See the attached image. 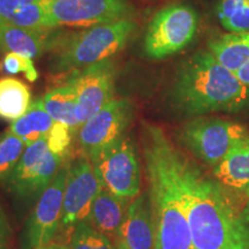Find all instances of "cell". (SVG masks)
<instances>
[{
  "label": "cell",
  "mask_w": 249,
  "mask_h": 249,
  "mask_svg": "<svg viewBox=\"0 0 249 249\" xmlns=\"http://www.w3.org/2000/svg\"><path fill=\"white\" fill-rule=\"evenodd\" d=\"M142 151L154 213L155 249H194L183 188L187 157L163 129L151 124H142Z\"/></svg>",
  "instance_id": "1"
},
{
  "label": "cell",
  "mask_w": 249,
  "mask_h": 249,
  "mask_svg": "<svg viewBox=\"0 0 249 249\" xmlns=\"http://www.w3.org/2000/svg\"><path fill=\"white\" fill-rule=\"evenodd\" d=\"M187 216L194 249H249V225L220 182L205 178L186 158Z\"/></svg>",
  "instance_id": "2"
},
{
  "label": "cell",
  "mask_w": 249,
  "mask_h": 249,
  "mask_svg": "<svg viewBox=\"0 0 249 249\" xmlns=\"http://www.w3.org/2000/svg\"><path fill=\"white\" fill-rule=\"evenodd\" d=\"M170 102L174 111L187 117L236 113L249 107V88L210 52L200 51L179 67Z\"/></svg>",
  "instance_id": "3"
},
{
  "label": "cell",
  "mask_w": 249,
  "mask_h": 249,
  "mask_svg": "<svg viewBox=\"0 0 249 249\" xmlns=\"http://www.w3.org/2000/svg\"><path fill=\"white\" fill-rule=\"evenodd\" d=\"M135 30V21L124 18L76 33H62L51 52L52 70L75 71L111 59L126 46Z\"/></svg>",
  "instance_id": "4"
},
{
  "label": "cell",
  "mask_w": 249,
  "mask_h": 249,
  "mask_svg": "<svg viewBox=\"0 0 249 249\" xmlns=\"http://www.w3.org/2000/svg\"><path fill=\"white\" fill-rule=\"evenodd\" d=\"M240 124L216 117H194L181 126L180 144L197 160L216 166L247 135Z\"/></svg>",
  "instance_id": "5"
},
{
  "label": "cell",
  "mask_w": 249,
  "mask_h": 249,
  "mask_svg": "<svg viewBox=\"0 0 249 249\" xmlns=\"http://www.w3.org/2000/svg\"><path fill=\"white\" fill-rule=\"evenodd\" d=\"M198 17L185 4L161 8L151 18L143 39V51L148 58L160 60L185 49L194 38Z\"/></svg>",
  "instance_id": "6"
},
{
  "label": "cell",
  "mask_w": 249,
  "mask_h": 249,
  "mask_svg": "<svg viewBox=\"0 0 249 249\" xmlns=\"http://www.w3.org/2000/svg\"><path fill=\"white\" fill-rule=\"evenodd\" d=\"M90 161L102 187L107 191L128 200L141 193V165L130 136L124 135Z\"/></svg>",
  "instance_id": "7"
},
{
  "label": "cell",
  "mask_w": 249,
  "mask_h": 249,
  "mask_svg": "<svg viewBox=\"0 0 249 249\" xmlns=\"http://www.w3.org/2000/svg\"><path fill=\"white\" fill-rule=\"evenodd\" d=\"M65 157L49 149L48 140L43 138L27 145L22 157L6 182L17 200L30 205L38 201L45 189L61 169Z\"/></svg>",
  "instance_id": "8"
},
{
  "label": "cell",
  "mask_w": 249,
  "mask_h": 249,
  "mask_svg": "<svg viewBox=\"0 0 249 249\" xmlns=\"http://www.w3.org/2000/svg\"><path fill=\"white\" fill-rule=\"evenodd\" d=\"M55 27L90 28L130 18L128 0H50L45 5Z\"/></svg>",
  "instance_id": "9"
},
{
  "label": "cell",
  "mask_w": 249,
  "mask_h": 249,
  "mask_svg": "<svg viewBox=\"0 0 249 249\" xmlns=\"http://www.w3.org/2000/svg\"><path fill=\"white\" fill-rule=\"evenodd\" d=\"M134 118V104L128 98L112 99L77 130L83 154L92 160L108 145L123 138Z\"/></svg>",
  "instance_id": "10"
},
{
  "label": "cell",
  "mask_w": 249,
  "mask_h": 249,
  "mask_svg": "<svg viewBox=\"0 0 249 249\" xmlns=\"http://www.w3.org/2000/svg\"><path fill=\"white\" fill-rule=\"evenodd\" d=\"M68 165H64L36 202L22 233V249H40L49 246L60 227L62 201Z\"/></svg>",
  "instance_id": "11"
},
{
  "label": "cell",
  "mask_w": 249,
  "mask_h": 249,
  "mask_svg": "<svg viewBox=\"0 0 249 249\" xmlns=\"http://www.w3.org/2000/svg\"><path fill=\"white\" fill-rule=\"evenodd\" d=\"M117 68L111 59L73 71L68 80L75 88L80 127L114 99Z\"/></svg>",
  "instance_id": "12"
},
{
  "label": "cell",
  "mask_w": 249,
  "mask_h": 249,
  "mask_svg": "<svg viewBox=\"0 0 249 249\" xmlns=\"http://www.w3.org/2000/svg\"><path fill=\"white\" fill-rule=\"evenodd\" d=\"M101 188L102 183L88 158L80 157L68 164L60 222L62 230H73L89 219L92 202Z\"/></svg>",
  "instance_id": "13"
},
{
  "label": "cell",
  "mask_w": 249,
  "mask_h": 249,
  "mask_svg": "<svg viewBox=\"0 0 249 249\" xmlns=\"http://www.w3.org/2000/svg\"><path fill=\"white\" fill-rule=\"evenodd\" d=\"M64 31L59 28L34 29L11 24L0 20V50L7 53L36 59L46 52H52Z\"/></svg>",
  "instance_id": "14"
},
{
  "label": "cell",
  "mask_w": 249,
  "mask_h": 249,
  "mask_svg": "<svg viewBox=\"0 0 249 249\" xmlns=\"http://www.w3.org/2000/svg\"><path fill=\"white\" fill-rule=\"evenodd\" d=\"M119 239L129 249H155V222L149 193H140L130 201Z\"/></svg>",
  "instance_id": "15"
},
{
  "label": "cell",
  "mask_w": 249,
  "mask_h": 249,
  "mask_svg": "<svg viewBox=\"0 0 249 249\" xmlns=\"http://www.w3.org/2000/svg\"><path fill=\"white\" fill-rule=\"evenodd\" d=\"M130 201L102 187L92 202L88 222L116 244Z\"/></svg>",
  "instance_id": "16"
},
{
  "label": "cell",
  "mask_w": 249,
  "mask_h": 249,
  "mask_svg": "<svg viewBox=\"0 0 249 249\" xmlns=\"http://www.w3.org/2000/svg\"><path fill=\"white\" fill-rule=\"evenodd\" d=\"M213 176L218 182L235 191L249 189V133L219 164Z\"/></svg>",
  "instance_id": "17"
},
{
  "label": "cell",
  "mask_w": 249,
  "mask_h": 249,
  "mask_svg": "<svg viewBox=\"0 0 249 249\" xmlns=\"http://www.w3.org/2000/svg\"><path fill=\"white\" fill-rule=\"evenodd\" d=\"M53 124L54 120L46 111L43 98H36L31 102L26 113L12 123L8 130L22 140L26 145H30L31 143L46 138Z\"/></svg>",
  "instance_id": "18"
},
{
  "label": "cell",
  "mask_w": 249,
  "mask_h": 249,
  "mask_svg": "<svg viewBox=\"0 0 249 249\" xmlns=\"http://www.w3.org/2000/svg\"><path fill=\"white\" fill-rule=\"evenodd\" d=\"M210 53L226 70L236 73L249 60V33H232L209 43Z\"/></svg>",
  "instance_id": "19"
},
{
  "label": "cell",
  "mask_w": 249,
  "mask_h": 249,
  "mask_svg": "<svg viewBox=\"0 0 249 249\" xmlns=\"http://www.w3.org/2000/svg\"><path fill=\"white\" fill-rule=\"evenodd\" d=\"M0 20L34 29L58 28L50 18L45 6L26 5L18 0H0Z\"/></svg>",
  "instance_id": "20"
},
{
  "label": "cell",
  "mask_w": 249,
  "mask_h": 249,
  "mask_svg": "<svg viewBox=\"0 0 249 249\" xmlns=\"http://www.w3.org/2000/svg\"><path fill=\"white\" fill-rule=\"evenodd\" d=\"M43 102L46 111L55 123L66 124L73 134L79 130L80 124L76 118L75 88L70 81L49 91L43 97Z\"/></svg>",
  "instance_id": "21"
},
{
  "label": "cell",
  "mask_w": 249,
  "mask_h": 249,
  "mask_svg": "<svg viewBox=\"0 0 249 249\" xmlns=\"http://www.w3.org/2000/svg\"><path fill=\"white\" fill-rule=\"evenodd\" d=\"M29 87L14 77L0 79V119L17 121L28 111L31 104Z\"/></svg>",
  "instance_id": "22"
},
{
  "label": "cell",
  "mask_w": 249,
  "mask_h": 249,
  "mask_svg": "<svg viewBox=\"0 0 249 249\" xmlns=\"http://www.w3.org/2000/svg\"><path fill=\"white\" fill-rule=\"evenodd\" d=\"M26 148V143L9 130L0 135V183L8 181Z\"/></svg>",
  "instance_id": "23"
},
{
  "label": "cell",
  "mask_w": 249,
  "mask_h": 249,
  "mask_svg": "<svg viewBox=\"0 0 249 249\" xmlns=\"http://www.w3.org/2000/svg\"><path fill=\"white\" fill-rule=\"evenodd\" d=\"M66 249H114V244L86 220L74 227Z\"/></svg>",
  "instance_id": "24"
},
{
  "label": "cell",
  "mask_w": 249,
  "mask_h": 249,
  "mask_svg": "<svg viewBox=\"0 0 249 249\" xmlns=\"http://www.w3.org/2000/svg\"><path fill=\"white\" fill-rule=\"evenodd\" d=\"M1 71L4 73L11 74V75L23 73L27 80L30 82H34L38 79V71L34 65L33 59L14 53V52H7L2 58Z\"/></svg>",
  "instance_id": "25"
},
{
  "label": "cell",
  "mask_w": 249,
  "mask_h": 249,
  "mask_svg": "<svg viewBox=\"0 0 249 249\" xmlns=\"http://www.w3.org/2000/svg\"><path fill=\"white\" fill-rule=\"evenodd\" d=\"M71 135H73V132L70 127L54 121L53 126L46 136L49 149L55 155L66 157L67 150L71 145Z\"/></svg>",
  "instance_id": "26"
},
{
  "label": "cell",
  "mask_w": 249,
  "mask_h": 249,
  "mask_svg": "<svg viewBox=\"0 0 249 249\" xmlns=\"http://www.w3.org/2000/svg\"><path fill=\"white\" fill-rule=\"evenodd\" d=\"M222 24L232 33H249V0H244Z\"/></svg>",
  "instance_id": "27"
},
{
  "label": "cell",
  "mask_w": 249,
  "mask_h": 249,
  "mask_svg": "<svg viewBox=\"0 0 249 249\" xmlns=\"http://www.w3.org/2000/svg\"><path fill=\"white\" fill-rule=\"evenodd\" d=\"M12 227L4 209L0 205V249H11Z\"/></svg>",
  "instance_id": "28"
},
{
  "label": "cell",
  "mask_w": 249,
  "mask_h": 249,
  "mask_svg": "<svg viewBox=\"0 0 249 249\" xmlns=\"http://www.w3.org/2000/svg\"><path fill=\"white\" fill-rule=\"evenodd\" d=\"M242 1L244 0H222L219 7H218V18H219L220 22L226 20L242 4Z\"/></svg>",
  "instance_id": "29"
},
{
  "label": "cell",
  "mask_w": 249,
  "mask_h": 249,
  "mask_svg": "<svg viewBox=\"0 0 249 249\" xmlns=\"http://www.w3.org/2000/svg\"><path fill=\"white\" fill-rule=\"evenodd\" d=\"M235 75L238 76V79L240 80L246 87H248L249 88V60L246 62L240 70L236 71Z\"/></svg>",
  "instance_id": "30"
},
{
  "label": "cell",
  "mask_w": 249,
  "mask_h": 249,
  "mask_svg": "<svg viewBox=\"0 0 249 249\" xmlns=\"http://www.w3.org/2000/svg\"><path fill=\"white\" fill-rule=\"evenodd\" d=\"M18 1L22 2L26 5H38V6H45L50 0H18Z\"/></svg>",
  "instance_id": "31"
},
{
  "label": "cell",
  "mask_w": 249,
  "mask_h": 249,
  "mask_svg": "<svg viewBox=\"0 0 249 249\" xmlns=\"http://www.w3.org/2000/svg\"><path fill=\"white\" fill-rule=\"evenodd\" d=\"M114 249H129V248L127 247V245L124 244L121 239H118V240L116 241V244H114Z\"/></svg>",
  "instance_id": "32"
},
{
  "label": "cell",
  "mask_w": 249,
  "mask_h": 249,
  "mask_svg": "<svg viewBox=\"0 0 249 249\" xmlns=\"http://www.w3.org/2000/svg\"><path fill=\"white\" fill-rule=\"evenodd\" d=\"M40 249H66V246H61L58 244H50L49 246H45V247Z\"/></svg>",
  "instance_id": "33"
},
{
  "label": "cell",
  "mask_w": 249,
  "mask_h": 249,
  "mask_svg": "<svg viewBox=\"0 0 249 249\" xmlns=\"http://www.w3.org/2000/svg\"><path fill=\"white\" fill-rule=\"evenodd\" d=\"M246 192H247V194H248V196H249V189H248V191H246Z\"/></svg>",
  "instance_id": "34"
}]
</instances>
